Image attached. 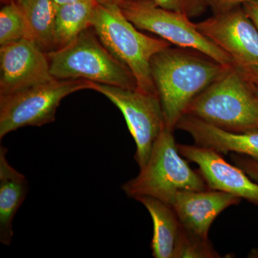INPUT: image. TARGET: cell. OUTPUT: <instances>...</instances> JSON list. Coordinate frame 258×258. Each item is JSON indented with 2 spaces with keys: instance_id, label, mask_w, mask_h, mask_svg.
Returning a JSON list of instances; mask_svg holds the SVG:
<instances>
[{
  "instance_id": "1",
  "label": "cell",
  "mask_w": 258,
  "mask_h": 258,
  "mask_svg": "<svg viewBox=\"0 0 258 258\" xmlns=\"http://www.w3.org/2000/svg\"><path fill=\"white\" fill-rule=\"evenodd\" d=\"M150 66L166 127L173 132L190 103L226 67L197 51L171 46L156 54Z\"/></svg>"
},
{
  "instance_id": "2",
  "label": "cell",
  "mask_w": 258,
  "mask_h": 258,
  "mask_svg": "<svg viewBox=\"0 0 258 258\" xmlns=\"http://www.w3.org/2000/svg\"><path fill=\"white\" fill-rule=\"evenodd\" d=\"M185 114L233 133L258 132V96L254 85L239 66H226L190 103Z\"/></svg>"
},
{
  "instance_id": "3",
  "label": "cell",
  "mask_w": 258,
  "mask_h": 258,
  "mask_svg": "<svg viewBox=\"0 0 258 258\" xmlns=\"http://www.w3.org/2000/svg\"><path fill=\"white\" fill-rule=\"evenodd\" d=\"M91 28L113 55L125 64L143 92L157 94L151 74V60L171 44L164 39L147 36L125 18L117 5L97 4Z\"/></svg>"
},
{
  "instance_id": "4",
  "label": "cell",
  "mask_w": 258,
  "mask_h": 258,
  "mask_svg": "<svg viewBox=\"0 0 258 258\" xmlns=\"http://www.w3.org/2000/svg\"><path fill=\"white\" fill-rule=\"evenodd\" d=\"M121 188L128 198L150 197L170 205L183 190L209 189L200 171L192 170L183 159L173 131L166 127L154 144L147 164Z\"/></svg>"
},
{
  "instance_id": "5",
  "label": "cell",
  "mask_w": 258,
  "mask_h": 258,
  "mask_svg": "<svg viewBox=\"0 0 258 258\" xmlns=\"http://www.w3.org/2000/svg\"><path fill=\"white\" fill-rule=\"evenodd\" d=\"M46 53L50 74L55 79H84L128 89L137 88L130 70L105 47L91 27L66 46Z\"/></svg>"
},
{
  "instance_id": "6",
  "label": "cell",
  "mask_w": 258,
  "mask_h": 258,
  "mask_svg": "<svg viewBox=\"0 0 258 258\" xmlns=\"http://www.w3.org/2000/svg\"><path fill=\"white\" fill-rule=\"evenodd\" d=\"M119 7L136 28L152 32L171 45L200 52L222 66L235 64L233 59L204 36L186 15L161 8L154 0H124Z\"/></svg>"
},
{
  "instance_id": "7",
  "label": "cell",
  "mask_w": 258,
  "mask_h": 258,
  "mask_svg": "<svg viewBox=\"0 0 258 258\" xmlns=\"http://www.w3.org/2000/svg\"><path fill=\"white\" fill-rule=\"evenodd\" d=\"M84 89H90L86 80L54 79L0 96V139L23 127L52 123L62 99Z\"/></svg>"
},
{
  "instance_id": "8",
  "label": "cell",
  "mask_w": 258,
  "mask_h": 258,
  "mask_svg": "<svg viewBox=\"0 0 258 258\" xmlns=\"http://www.w3.org/2000/svg\"><path fill=\"white\" fill-rule=\"evenodd\" d=\"M90 89L106 96L124 117L134 142V159L139 168L149 160L154 144L166 128L164 113L159 95L93 83L89 81Z\"/></svg>"
},
{
  "instance_id": "9",
  "label": "cell",
  "mask_w": 258,
  "mask_h": 258,
  "mask_svg": "<svg viewBox=\"0 0 258 258\" xmlns=\"http://www.w3.org/2000/svg\"><path fill=\"white\" fill-rule=\"evenodd\" d=\"M197 29L240 68L258 67V31L242 5L213 13Z\"/></svg>"
},
{
  "instance_id": "10",
  "label": "cell",
  "mask_w": 258,
  "mask_h": 258,
  "mask_svg": "<svg viewBox=\"0 0 258 258\" xmlns=\"http://www.w3.org/2000/svg\"><path fill=\"white\" fill-rule=\"evenodd\" d=\"M0 96L55 79L46 52L27 38L0 46Z\"/></svg>"
},
{
  "instance_id": "11",
  "label": "cell",
  "mask_w": 258,
  "mask_h": 258,
  "mask_svg": "<svg viewBox=\"0 0 258 258\" xmlns=\"http://www.w3.org/2000/svg\"><path fill=\"white\" fill-rule=\"evenodd\" d=\"M183 157L198 164L209 189L218 190L258 205V183L242 169L225 160L211 148L177 144Z\"/></svg>"
},
{
  "instance_id": "12",
  "label": "cell",
  "mask_w": 258,
  "mask_h": 258,
  "mask_svg": "<svg viewBox=\"0 0 258 258\" xmlns=\"http://www.w3.org/2000/svg\"><path fill=\"white\" fill-rule=\"evenodd\" d=\"M241 201L235 195L218 190H183L177 193L171 206L185 228L209 239L210 227L217 216Z\"/></svg>"
},
{
  "instance_id": "13",
  "label": "cell",
  "mask_w": 258,
  "mask_h": 258,
  "mask_svg": "<svg viewBox=\"0 0 258 258\" xmlns=\"http://www.w3.org/2000/svg\"><path fill=\"white\" fill-rule=\"evenodd\" d=\"M176 129L189 134L196 145L211 148L220 154L236 153L258 161V132L233 133L185 114Z\"/></svg>"
},
{
  "instance_id": "14",
  "label": "cell",
  "mask_w": 258,
  "mask_h": 258,
  "mask_svg": "<svg viewBox=\"0 0 258 258\" xmlns=\"http://www.w3.org/2000/svg\"><path fill=\"white\" fill-rule=\"evenodd\" d=\"M8 149L0 146V242L10 245L13 240V220L28 195L26 177L10 165Z\"/></svg>"
},
{
  "instance_id": "15",
  "label": "cell",
  "mask_w": 258,
  "mask_h": 258,
  "mask_svg": "<svg viewBox=\"0 0 258 258\" xmlns=\"http://www.w3.org/2000/svg\"><path fill=\"white\" fill-rule=\"evenodd\" d=\"M136 200L147 208L152 217L154 225L151 244L153 257L174 258L182 225L174 209L169 204L150 197H140Z\"/></svg>"
},
{
  "instance_id": "16",
  "label": "cell",
  "mask_w": 258,
  "mask_h": 258,
  "mask_svg": "<svg viewBox=\"0 0 258 258\" xmlns=\"http://www.w3.org/2000/svg\"><path fill=\"white\" fill-rule=\"evenodd\" d=\"M25 20L26 37L45 52L55 50L54 28L57 7L52 0H15Z\"/></svg>"
},
{
  "instance_id": "17",
  "label": "cell",
  "mask_w": 258,
  "mask_h": 258,
  "mask_svg": "<svg viewBox=\"0 0 258 258\" xmlns=\"http://www.w3.org/2000/svg\"><path fill=\"white\" fill-rule=\"evenodd\" d=\"M97 4L96 0H82L57 7L54 28L55 49L66 46L91 28Z\"/></svg>"
},
{
  "instance_id": "18",
  "label": "cell",
  "mask_w": 258,
  "mask_h": 258,
  "mask_svg": "<svg viewBox=\"0 0 258 258\" xmlns=\"http://www.w3.org/2000/svg\"><path fill=\"white\" fill-rule=\"evenodd\" d=\"M26 37L23 15L15 1L6 3L0 11V46Z\"/></svg>"
},
{
  "instance_id": "19",
  "label": "cell",
  "mask_w": 258,
  "mask_h": 258,
  "mask_svg": "<svg viewBox=\"0 0 258 258\" xmlns=\"http://www.w3.org/2000/svg\"><path fill=\"white\" fill-rule=\"evenodd\" d=\"M221 257L209 240L194 233L182 225L176 244L174 258Z\"/></svg>"
},
{
  "instance_id": "20",
  "label": "cell",
  "mask_w": 258,
  "mask_h": 258,
  "mask_svg": "<svg viewBox=\"0 0 258 258\" xmlns=\"http://www.w3.org/2000/svg\"><path fill=\"white\" fill-rule=\"evenodd\" d=\"M155 4L164 9L176 12L194 18L205 14L210 6V0H154Z\"/></svg>"
},
{
  "instance_id": "21",
  "label": "cell",
  "mask_w": 258,
  "mask_h": 258,
  "mask_svg": "<svg viewBox=\"0 0 258 258\" xmlns=\"http://www.w3.org/2000/svg\"><path fill=\"white\" fill-rule=\"evenodd\" d=\"M230 158L235 165L242 169L251 179L258 183V161L236 153H232Z\"/></svg>"
},
{
  "instance_id": "22",
  "label": "cell",
  "mask_w": 258,
  "mask_h": 258,
  "mask_svg": "<svg viewBox=\"0 0 258 258\" xmlns=\"http://www.w3.org/2000/svg\"><path fill=\"white\" fill-rule=\"evenodd\" d=\"M252 0H210V9L213 13L230 9L234 7L242 5L246 2Z\"/></svg>"
},
{
  "instance_id": "23",
  "label": "cell",
  "mask_w": 258,
  "mask_h": 258,
  "mask_svg": "<svg viewBox=\"0 0 258 258\" xmlns=\"http://www.w3.org/2000/svg\"><path fill=\"white\" fill-rule=\"evenodd\" d=\"M242 6L244 13L253 23L258 31V0L246 2Z\"/></svg>"
},
{
  "instance_id": "24",
  "label": "cell",
  "mask_w": 258,
  "mask_h": 258,
  "mask_svg": "<svg viewBox=\"0 0 258 258\" xmlns=\"http://www.w3.org/2000/svg\"><path fill=\"white\" fill-rule=\"evenodd\" d=\"M242 72L254 85L258 87V67L240 68Z\"/></svg>"
},
{
  "instance_id": "25",
  "label": "cell",
  "mask_w": 258,
  "mask_h": 258,
  "mask_svg": "<svg viewBox=\"0 0 258 258\" xmlns=\"http://www.w3.org/2000/svg\"><path fill=\"white\" fill-rule=\"evenodd\" d=\"M98 4L101 5H117L119 6L124 0H96Z\"/></svg>"
},
{
  "instance_id": "26",
  "label": "cell",
  "mask_w": 258,
  "mask_h": 258,
  "mask_svg": "<svg viewBox=\"0 0 258 258\" xmlns=\"http://www.w3.org/2000/svg\"><path fill=\"white\" fill-rule=\"evenodd\" d=\"M55 3L56 6L60 7L62 5L71 4V3H77V2L82 1V0H52Z\"/></svg>"
},
{
  "instance_id": "27",
  "label": "cell",
  "mask_w": 258,
  "mask_h": 258,
  "mask_svg": "<svg viewBox=\"0 0 258 258\" xmlns=\"http://www.w3.org/2000/svg\"><path fill=\"white\" fill-rule=\"evenodd\" d=\"M247 257L250 258H258V247H255V248L251 249V251L249 252Z\"/></svg>"
},
{
  "instance_id": "28",
  "label": "cell",
  "mask_w": 258,
  "mask_h": 258,
  "mask_svg": "<svg viewBox=\"0 0 258 258\" xmlns=\"http://www.w3.org/2000/svg\"><path fill=\"white\" fill-rule=\"evenodd\" d=\"M2 3H4L5 4L6 3H10V2L15 1V0H1Z\"/></svg>"
},
{
  "instance_id": "29",
  "label": "cell",
  "mask_w": 258,
  "mask_h": 258,
  "mask_svg": "<svg viewBox=\"0 0 258 258\" xmlns=\"http://www.w3.org/2000/svg\"><path fill=\"white\" fill-rule=\"evenodd\" d=\"M254 87H255L256 93H257L258 96V87L257 86H256L255 85H254Z\"/></svg>"
}]
</instances>
